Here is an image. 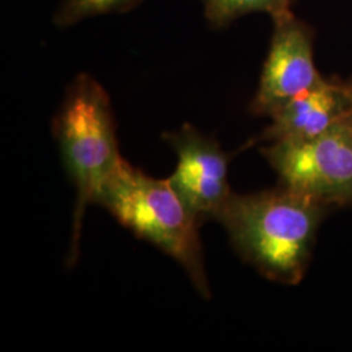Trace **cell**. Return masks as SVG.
Instances as JSON below:
<instances>
[{
	"mask_svg": "<svg viewBox=\"0 0 352 352\" xmlns=\"http://www.w3.org/2000/svg\"><path fill=\"white\" fill-rule=\"evenodd\" d=\"M351 113L349 85L322 78L273 113L272 123L253 142L312 139Z\"/></svg>",
	"mask_w": 352,
	"mask_h": 352,
	"instance_id": "cell-7",
	"label": "cell"
},
{
	"mask_svg": "<svg viewBox=\"0 0 352 352\" xmlns=\"http://www.w3.org/2000/svg\"><path fill=\"white\" fill-rule=\"evenodd\" d=\"M164 139L177 155V166L168 179L170 183L200 225L217 221L234 193L227 179L230 157L215 140L202 135L190 124L164 133Z\"/></svg>",
	"mask_w": 352,
	"mask_h": 352,
	"instance_id": "cell-5",
	"label": "cell"
},
{
	"mask_svg": "<svg viewBox=\"0 0 352 352\" xmlns=\"http://www.w3.org/2000/svg\"><path fill=\"white\" fill-rule=\"evenodd\" d=\"M280 186L327 208L352 206V113L321 135L261 148Z\"/></svg>",
	"mask_w": 352,
	"mask_h": 352,
	"instance_id": "cell-4",
	"label": "cell"
},
{
	"mask_svg": "<svg viewBox=\"0 0 352 352\" xmlns=\"http://www.w3.org/2000/svg\"><path fill=\"white\" fill-rule=\"evenodd\" d=\"M330 208L279 186L257 193H232L217 217L240 257L264 277L283 285L302 282L317 230Z\"/></svg>",
	"mask_w": 352,
	"mask_h": 352,
	"instance_id": "cell-1",
	"label": "cell"
},
{
	"mask_svg": "<svg viewBox=\"0 0 352 352\" xmlns=\"http://www.w3.org/2000/svg\"><path fill=\"white\" fill-rule=\"evenodd\" d=\"M346 84H347V85H349V88L351 89V91H352V78H351V80H350V81H349V82H346Z\"/></svg>",
	"mask_w": 352,
	"mask_h": 352,
	"instance_id": "cell-10",
	"label": "cell"
},
{
	"mask_svg": "<svg viewBox=\"0 0 352 352\" xmlns=\"http://www.w3.org/2000/svg\"><path fill=\"white\" fill-rule=\"evenodd\" d=\"M96 204L136 236L174 258L202 298H210L199 236L200 223L168 179L148 176L122 160Z\"/></svg>",
	"mask_w": 352,
	"mask_h": 352,
	"instance_id": "cell-2",
	"label": "cell"
},
{
	"mask_svg": "<svg viewBox=\"0 0 352 352\" xmlns=\"http://www.w3.org/2000/svg\"><path fill=\"white\" fill-rule=\"evenodd\" d=\"M64 164L75 183L74 231L67 264H75L80 252L84 214L96 204L107 179L122 162L109 94L90 75L77 76L52 124Z\"/></svg>",
	"mask_w": 352,
	"mask_h": 352,
	"instance_id": "cell-3",
	"label": "cell"
},
{
	"mask_svg": "<svg viewBox=\"0 0 352 352\" xmlns=\"http://www.w3.org/2000/svg\"><path fill=\"white\" fill-rule=\"evenodd\" d=\"M205 16L214 26L227 25L240 16L252 12L277 17L289 11L291 0H201Z\"/></svg>",
	"mask_w": 352,
	"mask_h": 352,
	"instance_id": "cell-8",
	"label": "cell"
},
{
	"mask_svg": "<svg viewBox=\"0 0 352 352\" xmlns=\"http://www.w3.org/2000/svg\"><path fill=\"white\" fill-rule=\"evenodd\" d=\"M291 1H294V0H291Z\"/></svg>",
	"mask_w": 352,
	"mask_h": 352,
	"instance_id": "cell-11",
	"label": "cell"
},
{
	"mask_svg": "<svg viewBox=\"0 0 352 352\" xmlns=\"http://www.w3.org/2000/svg\"><path fill=\"white\" fill-rule=\"evenodd\" d=\"M138 1L140 0H63L55 14V23L59 26L72 25L91 16L124 11Z\"/></svg>",
	"mask_w": 352,
	"mask_h": 352,
	"instance_id": "cell-9",
	"label": "cell"
},
{
	"mask_svg": "<svg viewBox=\"0 0 352 352\" xmlns=\"http://www.w3.org/2000/svg\"><path fill=\"white\" fill-rule=\"evenodd\" d=\"M273 20L274 34L251 103L254 115L272 116L324 78L316 69L308 29L289 11Z\"/></svg>",
	"mask_w": 352,
	"mask_h": 352,
	"instance_id": "cell-6",
	"label": "cell"
}]
</instances>
